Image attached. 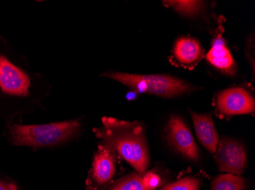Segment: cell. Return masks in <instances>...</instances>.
<instances>
[{
	"label": "cell",
	"mask_w": 255,
	"mask_h": 190,
	"mask_svg": "<svg viewBox=\"0 0 255 190\" xmlns=\"http://www.w3.org/2000/svg\"><path fill=\"white\" fill-rule=\"evenodd\" d=\"M111 190H151L143 181L142 174L133 173L123 177Z\"/></svg>",
	"instance_id": "14"
},
{
	"label": "cell",
	"mask_w": 255,
	"mask_h": 190,
	"mask_svg": "<svg viewBox=\"0 0 255 190\" xmlns=\"http://www.w3.org/2000/svg\"><path fill=\"white\" fill-rule=\"evenodd\" d=\"M114 154L112 150L103 145L96 153L92 167V177L97 185H105L114 177L117 171Z\"/></svg>",
	"instance_id": "9"
},
{
	"label": "cell",
	"mask_w": 255,
	"mask_h": 190,
	"mask_svg": "<svg viewBox=\"0 0 255 190\" xmlns=\"http://www.w3.org/2000/svg\"><path fill=\"white\" fill-rule=\"evenodd\" d=\"M102 122V127L94 129L102 145L120 154L138 174L147 172L150 155L142 124L113 117H103Z\"/></svg>",
	"instance_id": "1"
},
{
	"label": "cell",
	"mask_w": 255,
	"mask_h": 190,
	"mask_svg": "<svg viewBox=\"0 0 255 190\" xmlns=\"http://www.w3.org/2000/svg\"><path fill=\"white\" fill-rule=\"evenodd\" d=\"M103 76L129 87L137 93H147L163 98H174L193 92L196 88L187 81L167 75H137L107 72Z\"/></svg>",
	"instance_id": "4"
},
{
	"label": "cell",
	"mask_w": 255,
	"mask_h": 190,
	"mask_svg": "<svg viewBox=\"0 0 255 190\" xmlns=\"http://www.w3.org/2000/svg\"><path fill=\"white\" fill-rule=\"evenodd\" d=\"M218 168L223 172L240 176L244 174L247 155L244 145L229 137L219 138L216 152L213 154Z\"/></svg>",
	"instance_id": "5"
},
{
	"label": "cell",
	"mask_w": 255,
	"mask_h": 190,
	"mask_svg": "<svg viewBox=\"0 0 255 190\" xmlns=\"http://www.w3.org/2000/svg\"><path fill=\"white\" fill-rule=\"evenodd\" d=\"M206 59L213 66L225 73L233 75L236 71L234 58L222 38H216L213 41V47L208 52Z\"/></svg>",
	"instance_id": "10"
},
{
	"label": "cell",
	"mask_w": 255,
	"mask_h": 190,
	"mask_svg": "<svg viewBox=\"0 0 255 190\" xmlns=\"http://www.w3.org/2000/svg\"><path fill=\"white\" fill-rule=\"evenodd\" d=\"M165 130L166 139L173 149L189 161H198V146L190 128L180 116H172Z\"/></svg>",
	"instance_id": "6"
},
{
	"label": "cell",
	"mask_w": 255,
	"mask_h": 190,
	"mask_svg": "<svg viewBox=\"0 0 255 190\" xmlns=\"http://www.w3.org/2000/svg\"><path fill=\"white\" fill-rule=\"evenodd\" d=\"M80 130L77 120L41 125L12 124L8 127L11 143L33 148H48L65 142Z\"/></svg>",
	"instance_id": "2"
},
{
	"label": "cell",
	"mask_w": 255,
	"mask_h": 190,
	"mask_svg": "<svg viewBox=\"0 0 255 190\" xmlns=\"http://www.w3.org/2000/svg\"><path fill=\"white\" fill-rule=\"evenodd\" d=\"M191 114L196 136L203 146L214 154L219 144V136L210 114H197L189 110Z\"/></svg>",
	"instance_id": "8"
},
{
	"label": "cell",
	"mask_w": 255,
	"mask_h": 190,
	"mask_svg": "<svg viewBox=\"0 0 255 190\" xmlns=\"http://www.w3.org/2000/svg\"><path fill=\"white\" fill-rule=\"evenodd\" d=\"M216 108L219 114L226 116L253 114L255 99L245 88H231L218 94Z\"/></svg>",
	"instance_id": "7"
},
{
	"label": "cell",
	"mask_w": 255,
	"mask_h": 190,
	"mask_svg": "<svg viewBox=\"0 0 255 190\" xmlns=\"http://www.w3.org/2000/svg\"><path fill=\"white\" fill-rule=\"evenodd\" d=\"M200 180L196 177H186L164 186L160 190H200Z\"/></svg>",
	"instance_id": "15"
},
{
	"label": "cell",
	"mask_w": 255,
	"mask_h": 190,
	"mask_svg": "<svg viewBox=\"0 0 255 190\" xmlns=\"http://www.w3.org/2000/svg\"><path fill=\"white\" fill-rule=\"evenodd\" d=\"M164 3L177 13L186 17L196 16L204 9V2L196 0H171L164 1Z\"/></svg>",
	"instance_id": "12"
},
{
	"label": "cell",
	"mask_w": 255,
	"mask_h": 190,
	"mask_svg": "<svg viewBox=\"0 0 255 190\" xmlns=\"http://www.w3.org/2000/svg\"><path fill=\"white\" fill-rule=\"evenodd\" d=\"M35 82L25 64L0 37V98L29 99L35 94Z\"/></svg>",
	"instance_id": "3"
},
{
	"label": "cell",
	"mask_w": 255,
	"mask_h": 190,
	"mask_svg": "<svg viewBox=\"0 0 255 190\" xmlns=\"http://www.w3.org/2000/svg\"><path fill=\"white\" fill-rule=\"evenodd\" d=\"M137 92H136L135 91H134V92L128 93V95H127L128 99L131 100V99H133V98H135V95H136L135 94H137Z\"/></svg>",
	"instance_id": "18"
},
{
	"label": "cell",
	"mask_w": 255,
	"mask_h": 190,
	"mask_svg": "<svg viewBox=\"0 0 255 190\" xmlns=\"http://www.w3.org/2000/svg\"><path fill=\"white\" fill-rule=\"evenodd\" d=\"M0 190H18L15 184L0 181Z\"/></svg>",
	"instance_id": "17"
},
{
	"label": "cell",
	"mask_w": 255,
	"mask_h": 190,
	"mask_svg": "<svg viewBox=\"0 0 255 190\" xmlns=\"http://www.w3.org/2000/svg\"><path fill=\"white\" fill-rule=\"evenodd\" d=\"M142 177L144 184L151 190H154L158 188L159 186L160 185V183H161L160 177L153 171L144 173V174H142Z\"/></svg>",
	"instance_id": "16"
},
{
	"label": "cell",
	"mask_w": 255,
	"mask_h": 190,
	"mask_svg": "<svg viewBox=\"0 0 255 190\" xmlns=\"http://www.w3.org/2000/svg\"><path fill=\"white\" fill-rule=\"evenodd\" d=\"M173 54L177 61L184 65L196 63L203 58V51L200 43L191 38L177 40L173 47Z\"/></svg>",
	"instance_id": "11"
},
{
	"label": "cell",
	"mask_w": 255,
	"mask_h": 190,
	"mask_svg": "<svg viewBox=\"0 0 255 190\" xmlns=\"http://www.w3.org/2000/svg\"><path fill=\"white\" fill-rule=\"evenodd\" d=\"M247 186L246 179L232 174H220L213 180L212 190H245Z\"/></svg>",
	"instance_id": "13"
}]
</instances>
